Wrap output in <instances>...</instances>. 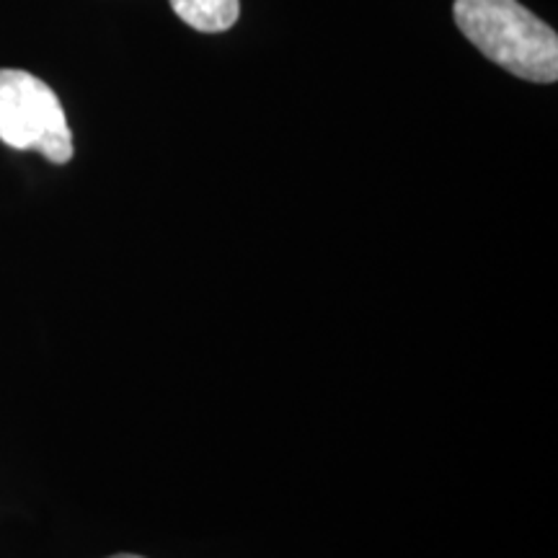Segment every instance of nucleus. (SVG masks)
<instances>
[{
  "label": "nucleus",
  "instance_id": "obj_2",
  "mask_svg": "<svg viewBox=\"0 0 558 558\" xmlns=\"http://www.w3.org/2000/svg\"><path fill=\"white\" fill-rule=\"evenodd\" d=\"M0 143L13 150H37L58 166L75 153L58 94L26 70H0Z\"/></svg>",
  "mask_w": 558,
  "mask_h": 558
},
{
  "label": "nucleus",
  "instance_id": "obj_3",
  "mask_svg": "<svg viewBox=\"0 0 558 558\" xmlns=\"http://www.w3.org/2000/svg\"><path fill=\"white\" fill-rule=\"evenodd\" d=\"M177 16L202 34L228 32L241 16V0H169Z\"/></svg>",
  "mask_w": 558,
  "mask_h": 558
},
{
  "label": "nucleus",
  "instance_id": "obj_4",
  "mask_svg": "<svg viewBox=\"0 0 558 558\" xmlns=\"http://www.w3.org/2000/svg\"><path fill=\"white\" fill-rule=\"evenodd\" d=\"M111 558H143V556H132V554H122V556H111Z\"/></svg>",
  "mask_w": 558,
  "mask_h": 558
},
{
  "label": "nucleus",
  "instance_id": "obj_1",
  "mask_svg": "<svg viewBox=\"0 0 558 558\" xmlns=\"http://www.w3.org/2000/svg\"><path fill=\"white\" fill-rule=\"evenodd\" d=\"M452 19L481 54L533 83H556L558 37L518 0H456Z\"/></svg>",
  "mask_w": 558,
  "mask_h": 558
}]
</instances>
